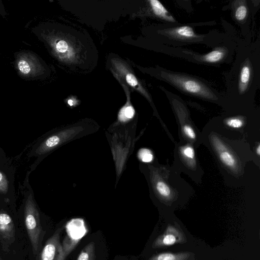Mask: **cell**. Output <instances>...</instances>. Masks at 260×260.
Masks as SVG:
<instances>
[{"label": "cell", "instance_id": "obj_1", "mask_svg": "<svg viewBox=\"0 0 260 260\" xmlns=\"http://www.w3.org/2000/svg\"><path fill=\"white\" fill-rule=\"evenodd\" d=\"M24 219L32 252L36 255L40 250L45 232L43 230L39 212L31 194L25 202Z\"/></svg>", "mask_w": 260, "mask_h": 260}, {"label": "cell", "instance_id": "obj_2", "mask_svg": "<svg viewBox=\"0 0 260 260\" xmlns=\"http://www.w3.org/2000/svg\"><path fill=\"white\" fill-rule=\"evenodd\" d=\"M163 77L167 81L187 93L210 100L216 98L208 87L194 78L168 72L164 73Z\"/></svg>", "mask_w": 260, "mask_h": 260}, {"label": "cell", "instance_id": "obj_3", "mask_svg": "<svg viewBox=\"0 0 260 260\" xmlns=\"http://www.w3.org/2000/svg\"><path fill=\"white\" fill-rule=\"evenodd\" d=\"M64 228L66 235L61 245L63 257L66 260L80 240L87 234L88 230L84 220L81 218H74L69 220Z\"/></svg>", "mask_w": 260, "mask_h": 260}, {"label": "cell", "instance_id": "obj_4", "mask_svg": "<svg viewBox=\"0 0 260 260\" xmlns=\"http://www.w3.org/2000/svg\"><path fill=\"white\" fill-rule=\"evenodd\" d=\"M63 228H58L47 240L36 260H65L60 242V233Z\"/></svg>", "mask_w": 260, "mask_h": 260}, {"label": "cell", "instance_id": "obj_5", "mask_svg": "<svg viewBox=\"0 0 260 260\" xmlns=\"http://www.w3.org/2000/svg\"><path fill=\"white\" fill-rule=\"evenodd\" d=\"M186 242L185 235L180 226L177 223L170 224L167 226L164 233L154 241L152 247L153 248H162Z\"/></svg>", "mask_w": 260, "mask_h": 260}, {"label": "cell", "instance_id": "obj_6", "mask_svg": "<svg viewBox=\"0 0 260 260\" xmlns=\"http://www.w3.org/2000/svg\"><path fill=\"white\" fill-rule=\"evenodd\" d=\"M15 239V229L11 216L0 212V242L4 251L8 252Z\"/></svg>", "mask_w": 260, "mask_h": 260}, {"label": "cell", "instance_id": "obj_7", "mask_svg": "<svg viewBox=\"0 0 260 260\" xmlns=\"http://www.w3.org/2000/svg\"><path fill=\"white\" fill-rule=\"evenodd\" d=\"M213 141L221 162L230 168H235L237 165V160L232 153L218 138L214 137Z\"/></svg>", "mask_w": 260, "mask_h": 260}, {"label": "cell", "instance_id": "obj_8", "mask_svg": "<svg viewBox=\"0 0 260 260\" xmlns=\"http://www.w3.org/2000/svg\"><path fill=\"white\" fill-rule=\"evenodd\" d=\"M36 62L32 56L28 54L21 55L17 61V67L20 72L24 75H34L37 71Z\"/></svg>", "mask_w": 260, "mask_h": 260}, {"label": "cell", "instance_id": "obj_9", "mask_svg": "<svg viewBox=\"0 0 260 260\" xmlns=\"http://www.w3.org/2000/svg\"><path fill=\"white\" fill-rule=\"evenodd\" d=\"M148 260H196V258L194 254L190 252H165L154 255Z\"/></svg>", "mask_w": 260, "mask_h": 260}, {"label": "cell", "instance_id": "obj_10", "mask_svg": "<svg viewBox=\"0 0 260 260\" xmlns=\"http://www.w3.org/2000/svg\"><path fill=\"white\" fill-rule=\"evenodd\" d=\"M165 32L174 38L181 39H191L197 37L193 28L187 25L166 29Z\"/></svg>", "mask_w": 260, "mask_h": 260}, {"label": "cell", "instance_id": "obj_11", "mask_svg": "<svg viewBox=\"0 0 260 260\" xmlns=\"http://www.w3.org/2000/svg\"><path fill=\"white\" fill-rule=\"evenodd\" d=\"M149 2L155 15L166 21L175 22L174 18L160 2L157 0H150Z\"/></svg>", "mask_w": 260, "mask_h": 260}, {"label": "cell", "instance_id": "obj_12", "mask_svg": "<svg viewBox=\"0 0 260 260\" xmlns=\"http://www.w3.org/2000/svg\"><path fill=\"white\" fill-rule=\"evenodd\" d=\"M251 77V68L249 64H244L241 68L239 81V91L243 93L246 90Z\"/></svg>", "mask_w": 260, "mask_h": 260}, {"label": "cell", "instance_id": "obj_13", "mask_svg": "<svg viewBox=\"0 0 260 260\" xmlns=\"http://www.w3.org/2000/svg\"><path fill=\"white\" fill-rule=\"evenodd\" d=\"M226 50L223 48H217L209 53L204 55L202 59L209 63H216L221 60L225 56Z\"/></svg>", "mask_w": 260, "mask_h": 260}, {"label": "cell", "instance_id": "obj_14", "mask_svg": "<svg viewBox=\"0 0 260 260\" xmlns=\"http://www.w3.org/2000/svg\"><path fill=\"white\" fill-rule=\"evenodd\" d=\"M95 250L94 242H89L81 250L76 260H95Z\"/></svg>", "mask_w": 260, "mask_h": 260}, {"label": "cell", "instance_id": "obj_15", "mask_svg": "<svg viewBox=\"0 0 260 260\" xmlns=\"http://www.w3.org/2000/svg\"><path fill=\"white\" fill-rule=\"evenodd\" d=\"M156 190L159 195L164 198L171 197V189L170 186L162 180H159L155 184Z\"/></svg>", "mask_w": 260, "mask_h": 260}, {"label": "cell", "instance_id": "obj_16", "mask_svg": "<svg viewBox=\"0 0 260 260\" xmlns=\"http://www.w3.org/2000/svg\"><path fill=\"white\" fill-rule=\"evenodd\" d=\"M135 114V110L131 106L123 107L120 111L119 119L121 121H126L132 118Z\"/></svg>", "mask_w": 260, "mask_h": 260}, {"label": "cell", "instance_id": "obj_17", "mask_svg": "<svg viewBox=\"0 0 260 260\" xmlns=\"http://www.w3.org/2000/svg\"><path fill=\"white\" fill-rule=\"evenodd\" d=\"M247 8L245 4H241L238 6L235 12V17L238 21L244 20L247 15Z\"/></svg>", "mask_w": 260, "mask_h": 260}, {"label": "cell", "instance_id": "obj_18", "mask_svg": "<svg viewBox=\"0 0 260 260\" xmlns=\"http://www.w3.org/2000/svg\"><path fill=\"white\" fill-rule=\"evenodd\" d=\"M138 157L141 160L145 162H150L153 159L152 152L146 148L141 149L139 151Z\"/></svg>", "mask_w": 260, "mask_h": 260}, {"label": "cell", "instance_id": "obj_19", "mask_svg": "<svg viewBox=\"0 0 260 260\" xmlns=\"http://www.w3.org/2000/svg\"><path fill=\"white\" fill-rule=\"evenodd\" d=\"M225 124L232 128H240L243 125V121L238 118H230L225 121Z\"/></svg>", "mask_w": 260, "mask_h": 260}, {"label": "cell", "instance_id": "obj_20", "mask_svg": "<svg viewBox=\"0 0 260 260\" xmlns=\"http://www.w3.org/2000/svg\"><path fill=\"white\" fill-rule=\"evenodd\" d=\"M182 153L185 158L194 160L195 158V151L194 148L190 146H186L182 148Z\"/></svg>", "mask_w": 260, "mask_h": 260}, {"label": "cell", "instance_id": "obj_21", "mask_svg": "<svg viewBox=\"0 0 260 260\" xmlns=\"http://www.w3.org/2000/svg\"><path fill=\"white\" fill-rule=\"evenodd\" d=\"M8 181L5 175L0 171V192L6 193L8 190Z\"/></svg>", "mask_w": 260, "mask_h": 260}, {"label": "cell", "instance_id": "obj_22", "mask_svg": "<svg viewBox=\"0 0 260 260\" xmlns=\"http://www.w3.org/2000/svg\"><path fill=\"white\" fill-rule=\"evenodd\" d=\"M183 132L184 135L189 139L194 140L196 134L193 128L188 124H185L183 126Z\"/></svg>", "mask_w": 260, "mask_h": 260}, {"label": "cell", "instance_id": "obj_23", "mask_svg": "<svg viewBox=\"0 0 260 260\" xmlns=\"http://www.w3.org/2000/svg\"><path fill=\"white\" fill-rule=\"evenodd\" d=\"M68 43L64 40L59 41L56 45V50L59 52H64L68 50Z\"/></svg>", "mask_w": 260, "mask_h": 260}, {"label": "cell", "instance_id": "obj_24", "mask_svg": "<svg viewBox=\"0 0 260 260\" xmlns=\"http://www.w3.org/2000/svg\"><path fill=\"white\" fill-rule=\"evenodd\" d=\"M126 80L132 86L136 87L138 85V81L136 78L131 73L127 74L126 75Z\"/></svg>", "mask_w": 260, "mask_h": 260}, {"label": "cell", "instance_id": "obj_25", "mask_svg": "<svg viewBox=\"0 0 260 260\" xmlns=\"http://www.w3.org/2000/svg\"><path fill=\"white\" fill-rule=\"evenodd\" d=\"M256 152L258 155H260V145H258L256 149Z\"/></svg>", "mask_w": 260, "mask_h": 260}, {"label": "cell", "instance_id": "obj_26", "mask_svg": "<svg viewBox=\"0 0 260 260\" xmlns=\"http://www.w3.org/2000/svg\"><path fill=\"white\" fill-rule=\"evenodd\" d=\"M68 103L70 106H72L73 105V101L72 100H68Z\"/></svg>", "mask_w": 260, "mask_h": 260}]
</instances>
